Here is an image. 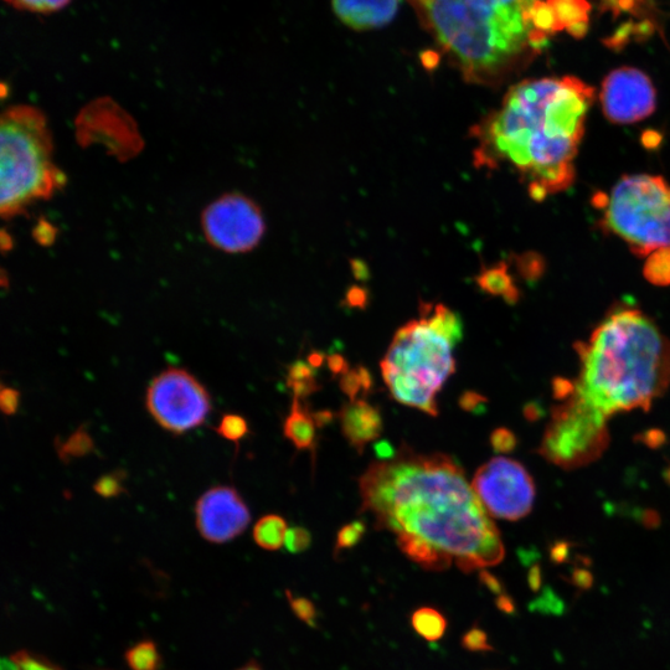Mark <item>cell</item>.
Masks as SVG:
<instances>
[{"label":"cell","instance_id":"obj_13","mask_svg":"<svg viewBox=\"0 0 670 670\" xmlns=\"http://www.w3.org/2000/svg\"><path fill=\"white\" fill-rule=\"evenodd\" d=\"M199 533L210 543L223 544L245 532L250 524V510L236 489L218 486L199 498L197 507Z\"/></svg>","mask_w":670,"mask_h":670},{"label":"cell","instance_id":"obj_30","mask_svg":"<svg viewBox=\"0 0 670 670\" xmlns=\"http://www.w3.org/2000/svg\"><path fill=\"white\" fill-rule=\"evenodd\" d=\"M121 472H115L106 474L102 476L99 481L95 483L94 489L100 497L110 499L120 496V494L125 493L126 489L123 488Z\"/></svg>","mask_w":670,"mask_h":670},{"label":"cell","instance_id":"obj_41","mask_svg":"<svg viewBox=\"0 0 670 670\" xmlns=\"http://www.w3.org/2000/svg\"><path fill=\"white\" fill-rule=\"evenodd\" d=\"M570 555V544L566 541L556 543L550 550V559L554 564H564Z\"/></svg>","mask_w":670,"mask_h":670},{"label":"cell","instance_id":"obj_26","mask_svg":"<svg viewBox=\"0 0 670 670\" xmlns=\"http://www.w3.org/2000/svg\"><path fill=\"white\" fill-rule=\"evenodd\" d=\"M529 610L541 613V615L563 616L566 605L551 587H545L543 594L530 603Z\"/></svg>","mask_w":670,"mask_h":670},{"label":"cell","instance_id":"obj_48","mask_svg":"<svg viewBox=\"0 0 670 670\" xmlns=\"http://www.w3.org/2000/svg\"><path fill=\"white\" fill-rule=\"evenodd\" d=\"M349 302L350 304H352V306L362 307L364 306L365 303V296L363 295V293H360L359 291L354 292L352 293V295L349 296Z\"/></svg>","mask_w":670,"mask_h":670},{"label":"cell","instance_id":"obj_10","mask_svg":"<svg viewBox=\"0 0 670 670\" xmlns=\"http://www.w3.org/2000/svg\"><path fill=\"white\" fill-rule=\"evenodd\" d=\"M472 487L492 518L517 522L532 512L535 484L522 463L492 458L478 468Z\"/></svg>","mask_w":670,"mask_h":670},{"label":"cell","instance_id":"obj_22","mask_svg":"<svg viewBox=\"0 0 670 670\" xmlns=\"http://www.w3.org/2000/svg\"><path fill=\"white\" fill-rule=\"evenodd\" d=\"M95 445L89 431L85 427H80L67 440L60 442L58 452L61 461L69 462L74 458L84 457L94 451Z\"/></svg>","mask_w":670,"mask_h":670},{"label":"cell","instance_id":"obj_38","mask_svg":"<svg viewBox=\"0 0 670 670\" xmlns=\"http://www.w3.org/2000/svg\"><path fill=\"white\" fill-rule=\"evenodd\" d=\"M486 396L476 393V391H465L458 399V405L466 412H478L487 404Z\"/></svg>","mask_w":670,"mask_h":670},{"label":"cell","instance_id":"obj_32","mask_svg":"<svg viewBox=\"0 0 670 670\" xmlns=\"http://www.w3.org/2000/svg\"><path fill=\"white\" fill-rule=\"evenodd\" d=\"M290 605L295 615L308 626L316 627L317 610L313 602L304 597H293L291 592H287Z\"/></svg>","mask_w":670,"mask_h":670},{"label":"cell","instance_id":"obj_12","mask_svg":"<svg viewBox=\"0 0 670 670\" xmlns=\"http://www.w3.org/2000/svg\"><path fill=\"white\" fill-rule=\"evenodd\" d=\"M600 101L603 115L613 125H633L657 110V91L643 71L623 66L602 82Z\"/></svg>","mask_w":670,"mask_h":670},{"label":"cell","instance_id":"obj_31","mask_svg":"<svg viewBox=\"0 0 670 670\" xmlns=\"http://www.w3.org/2000/svg\"><path fill=\"white\" fill-rule=\"evenodd\" d=\"M533 23L535 28L549 35H554L558 32L556 29V20L553 9L548 3L543 0L535 5L533 10Z\"/></svg>","mask_w":670,"mask_h":670},{"label":"cell","instance_id":"obj_39","mask_svg":"<svg viewBox=\"0 0 670 670\" xmlns=\"http://www.w3.org/2000/svg\"><path fill=\"white\" fill-rule=\"evenodd\" d=\"M594 581V575H592L591 571L580 568L572 570L571 577L569 579L570 584L580 591H587L592 589V586H594Z\"/></svg>","mask_w":670,"mask_h":670},{"label":"cell","instance_id":"obj_4","mask_svg":"<svg viewBox=\"0 0 670 670\" xmlns=\"http://www.w3.org/2000/svg\"><path fill=\"white\" fill-rule=\"evenodd\" d=\"M576 350L577 394L606 417L648 410L670 385V342L637 308L613 309Z\"/></svg>","mask_w":670,"mask_h":670},{"label":"cell","instance_id":"obj_15","mask_svg":"<svg viewBox=\"0 0 670 670\" xmlns=\"http://www.w3.org/2000/svg\"><path fill=\"white\" fill-rule=\"evenodd\" d=\"M401 0H332L335 15L359 32L385 27L398 13Z\"/></svg>","mask_w":670,"mask_h":670},{"label":"cell","instance_id":"obj_23","mask_svg":"<svg viewBox=\"0 0 670 670\" xmlns=\"http://www.w3.org/2000/svg\"><path fill=\"white\" fill-rule=\"evenodd\" d=\"M374 380L367 368L359 367L350 369L340 376V390L348 396L350 401L358 400L360 393L368 394L373 388Z\"/></svg>","mask_w":670,"mask_h":670},{"label":"cell","instance_id":"obj_40","mask_svg":"<svg viewBox=\"0 0 670 670\" xmlns=\"http://www.w3.org/2000/svg\"><path fill=\"white\" fill-rule=\"evenodd\" d=\"M479 581H481L489 591L493 592V594L503 595L504 586L502 581L499 580L496 575H493L492 572L483 569L479 572Z\"/></svg>","mask_w":670,"mask_h":670},{"label":"cell","instance_id":"obj_14","mask_svg":"<svg viewBox=\"0 0 670 670\" xmlns=\"http://www.w3.org/2000/svg\"><path fill=\"white\" fill-rule=\"evenodd\" d=\"M343 435L349 445L362 455L365 446L383 434V417L375 406L364 399L349 401L338 414Z\"/></svg>","mask_w":670,"mask_h":670},{"label":"cell","instance_id":"obj_47","mask_svg":"<svg viewBox=\"0 0 670 670\" xmlns=\"http://www.w3.org/2000/svg\"><path fill=\"white\" fill-rule=\"evenodd\" d=\"M326 359H327V358L324 357V354H323V353L312 352L311 354H309V357H308V364L311 365V367H312L314 370H316V369L322 367V365L324 364V360H326Z\"/></svg>","mask_w":670,"mask_h":670},{"label":"cell","instance_id":"obj_16","mask_svg":"<svg viewBox=\"0 0 670 670\" xmlns=\"http://www.w3.org/2000/svg\"><path fill=\"white\" fill-rule=\"evenodd\" d=\"M546 3L553 9L558 32L566 29L574 38H584L591 10L587 0H546Z\"/></svg>","mask_w":670,"mask_h":670},{"label":"cell","instance_id":"obj_24","mask_svg":"<svg viewBox=\"0 0 670 670\" xmlns=\"http://www.w3.org/2000/svg\"><path fill=\"white\" fill-rule=\"evenodd\" d=\"M4 2L20 12L49 15L65 9L72 0H4Z\"/></svg>","mask_w":670,"mask_h":670},{"label":"cell","instance_id":"obj_9","mask_svg":"<svg viewBox=\"0 0 670 670\" xmlns=\"http://www.w3.org/2000/svg\"><path fill=\"white\" fill-rule=\"evenodd\" d=\"M146 405L157 424L174 435L198 429L211 412L208 390L188 370L180 368H168L151 381Z\"/></svg>","mask_w":670,"mask_h":670},{"label":"cell","instance_id":"obj_35","mask_svg":"<svg viewBox=\"0 0 670 670\" xmlns=\"http://www.w3.org/2000/svg\"><path fill=\"white\" fill-rule=\"evenodd\" d=\"M493 450L499 453H509L517 447V436L508 429H497L491 435Z\"/></svg>","mask_w":670,"mask_h":670},{"label":"cell","instance_id":"obj_8","mask_svg":"<svg viewBox=\"0 0 670 670\" xmlns=\"http://www.w3.org/2000/svg\"><path fill=\"white\" fill-rule=\"evenodd\" d=\"M565 404L556 407L545 431L540 453L564 468H576L595 461L607 446V417L575 389Z\"/></svg>","mask_w":670,"mask_h":670},{"label":"cell","instance_id":"obj_44","mask_svg":"<svg viewBox=\"0 0 670 670\" xmlns=\"http://www.w3.org/2000/svg\"><path fill=\"white\" fill-rule=\"evenodd\" d=\"M541 585H543V574H541V568L539 565H534L528 574L529 589L533 592H539Z\"/></svg>","mask_w":670,"mask_h":670},{"label":"cell","instance_id":"obj_18","mask_svg":"<svg viewBox=\"0 0 670 670\" xmlns=\"http://www.w3.org/2000/svg\"><path fill=\"white\" fill-rule=\"evenodd\" d=\"M477 282L488 295L501 296L510 304L518 302V288L504 264L487 268L478 276Z\"/></svg>","mask_w":670,"mask_h":670},{"label":"cell","instance_id":"obj_46","mask_svg":"<svg viewBox=\"0 0 670 670\" xmlns=\"http://www.w3.org/2000/svg\"><path fill=\"white\" fill-rule=\"evenodd\" d=\"M312 417L319 429H322V427L331 424V422L334 420V414L329 410L312 412Z\"/></svg>","mask_w":670,"mask_h":670},{"label":"cell","instance_id":"obj_1","mask_svg":"<svg viewBox=\"0 0 670 670\" xmlns=\"http://www.w3.org/2000/svg\"><path fill=\"white\" fill-rule=\"evenodd\" d=\"M359 491L360 512L373 514L375 528L395 534L402 553L425 570H446L455 561L471 572L504 559L496 524L450 456L402 443L391 460L371 463Z\"/></svg>","mask_w":670,"mask_h":670},{"label":"cell","instance_id":"obj_29","mask_svg":"<svg viewBox=\"0 0 670 670\" xmlns=\"http://www.w3.org/2000/svg\"><path fill=\"white\" fill-rule=\"evenodd\" d=\"M2 670H56L49 664L29 656L28 653L19 652L2 662Z\"/></svg>","mask_w":670,"mask_h":670},{"label":"cell","instance_id":"obj_20","mask_svg":"<svg viewBox=\"0 0 670 670\" xmlns=\"http://www.w3.org/2000/svg\"><path fill=\"white\" fill-rule=\"evenodd\" d=\"M411 625L414 627L417 635L429 642L440 641L445 636L447 630L445 616L432 607H421L412 613Z\"/></svg>","mask_w":670,"mask_h":670},{"label":"cell","instance_id":"obj_21","mask_svg":"<svg viewBox=\"0 0 670 670\" xmlns=\"http://www.w3.org/2000/svg\"><path fill=\"white\" fill-rule=\"evenodd\" d=\"M644 277L656 286L670 285V247L654 251L647 257Z\"/></svg>","mask_w":670,"mask_h":670},{"label":"cell","instance_id":"obj_3","mask_svg":"<svg viewBox=\"0 0 670 670\" xmlns=\"http://www.w3.org/2000/svg\"><path fill=\"white\" fill-rule=\"evenodd\" d=\"M541 0H409L422 27L468 84L499 87L549 44L535 28Z\"/></svg>","mask_w":670,"mask_h":670},{"label":"cell","instance_id":"obj_45","mask_svg":"<svg viewBox=\"0 0 670 670\" xmlns=\"http://www.w3.org/2000/svg\"><path fill=\"white\" fill-rule=\"evenodd\" d=\"M497 607L499 611L507 613V615L512 616L517 613V605H515L512 597L508 595H499L497 599Z\"/></svg>","mask_w":670,"mask_h":670},{"label":"cell","instance_id":"obj_11","mask_svg":"<svg viewBox=\"0 0 670 670\" xmlns=\"http://www.w3.org/2000/svg\"><path fill=\"white\" fill-rule=\"evenodd\" d=\"M206 239L228 254L255 249L265 235L266 223L255 201L241 194L224 195L209 205L203 215Z\"/></svg>","mask_w":670,"mask_h":670},{"label":"cell","instance_id":"obj_25","mask_svg":"<svg viewBox=\"0 0 670 670\" xmlns=\"http://www.w3.org/2000/svg\"><path fill=\"white\" fill-rule=\"evenodd\" d=\"M127 659L133 670H156L159 663L157 648L151 642H143L132 648Z\"/></svg>","mask_w":670,"mask_h":670},{"label":"cell","instance_id":"obj_36","mask_svg":"<svg viewBox=\"0 0 670 670\" xmlns=\"http://www.w3.org/2000/svg\"><path fill=\"white\" fill-rule=\"evenodd\" d=\"M316 379V371L308 363L298 360L288 368L287 385L290 386L296 383H303V381H311Z\"/></svg>","mask_w":670,"mask_h":670},{"label":"cell","instance_id":"obj_6","mask_svg":"<svg viewBox=\"0 0 670 670\" xmlns=\"http://www.w3.org/2000/svg\"><path fill=\"white\" fill-rule=\"evenodd\" d=\"M0 209L5 218L19 214L35 200L49 198L60 187L53 162V143L43 113L14 106L0 123Z\"/></svg>","mask_w":670,"mask_h":670},{"label":"cell","instance_id":"obj_28","mask_svg":"<svg viewBox=\"0 0 670 670\" xmlns=\"http://www.w3.org/2000/svg\"><path fill=\"white\" fill-rule=\"evenodd\" d=\"M365 532H367V525L360 522V520L344 525L337 535V543H335L334 548L335 555H339L344 550L354 548L362 540Z\"/></svg>","mask_w":670,"mask_h":670},{"label":"cell","instance_id":"obj_33","mask_svg":"<svg viewBox=\"0 0 670 670\" xmlns=\"http://www.w3.org/2000/svg\"><path fill=\"white\" fill-rule=\"evenodd\" d=\"M312 544L311 533L302 527L290 528L287 530L285 546L292 554H300L309 549Z\"/></svg>","mask_w":670,"mask_h":670},{"label":"cell","instance_id":"obj_5","mask_svg":"<svg viewBox=\"0 0 670 670\" xmlns=\"http://www.w3.org/2000/svg\"><path fill=\"white\" fill-rule=\"evenodd\" d=\"M463 338L460 316L442 303L420 304V317L398 329L381 373L400 404L437 416L436 396L456 373L453 350Z\"/></svg>","mask_w":670,"mask_h":670},{"label":"cell","instance_id":"obj_17","mask_svg":"<svg viewBox=\"0 0 670 670\" xmlns=\"http://www.w3.org/2000/svg\"><path fill=\"white\" fill-rule=\"evenodd\" d=\"M317 425L306 407L301 405L300 399H293L290 415L283 425V434L293 443L297 450H314L316 447Z\"/></svg>","mask_w":670,"mask_h":670},{"label":"cell","instance_id":"obj_34","mask_svg":"<svg viewBox=\"0 0 670 670\" xmlns=\"http://www.w3.org/2000/svg\"><path fill=\"white\" fill-rule=\"evenodd\" d=\"M462 646L469 652H491L494 649L489 644L487 633L477 626L465 633Z\"/></svg>","mask_w":670,"mask_h":670},{"label":"cell","instance_id":"obj_27","mask_svg":"<svg viewBox=\"0 0 670 670\" xmlns=\"http://www.w3.org/2000/svg\"><path fill=\"white\" fill-rule=\"evenodd\" d=\"M218 434L225 438V440L239 443L242 438L249 434V424L244 417L237 414H226L221 417L218 429Z\"/></svg>","mask_w":670,"mask_h":670},{"label":"cell","instance_id":"obj_37","mask_svg":"<svg viewBox=\"0 0 670 670\" xmlns=\"http://www.w3.org/2000/svg\"><path fill=\"white\" fill-rule=\"evenodd\" d=\"M20 405V393L17 389L3 386L0 390V409L3 414L13 416L17 414Z\"/></svg>","mask_w":670,"mask_h":670},{"label":"cell","instance_id":"obj_42","mask_svg":"<svg viewBox=\"0 0 670 670\" xmlns=\"http://www.w3.org/2000/svg\"><path fill=\"white\" fill-rule=\"evenodd\" d=\"M327 363L329 370L332 371L334 376L343 375L350 370L347 360L343 358V355L338 353L329 355V357H327Z\"/></svg>","mask_w":670,"mask_h":670},{"label":"cell","instance_id":"obj_43","mask_svg":"<svg viewBox=\"0 0 670 670\" xmlns=\"http://www.w3.org/2000/svg\"><path fill=\"white\" fill-rule=\"evenodd\" d=\"M376 456H378L379 461H388L391 458H394L396 452L394 447L391 446V443L388 441H380L374 446Z\"/></svg>","mask_w":670,"mask_h":670},{"label":"cell","instance_id":"obj_2","mask_svg":"<svg viewBox=\"0 0 670 670\" xmlns=\"http://www.w3.org/2000/svg\"><path fill=\"white\" fill-rule=\"evenodd\" d=\"M596 90L574 76L543 77L510 87L501 107L471 130L477 168H509L535 201L566 192Z\"/></svg>","mask_w":670,"mask_h":670},{"label":"cell","instance_id":"obj_49","mask_svg":"<svg viewBox=\"0 0 670 670\" xmlns=\"http://www.w3.org/2000/svg\"><path fill=\"white\" fill-rule=\"evenodd\" d=\"M239 670H261L259 667L255 666V664H249V666H246L244 668H241Z\"/></svg>","mask_w":670,"mask_h":670},{"label":"cell","instance_id":"obj_19","mask_svg":"<svg viewBox=\"0 0 670 670\" xmlns=\"http://www.w3.org/2000/svg\"><path fill=\"white\" fill-rule=\"evenodd\" d=\"M287 530L286 520L280 515H265L255 525L254 539L262 549L278 550L285 545Z\"/></svg>","mask_w":670,"mask_h":670},{"label":"cell","instance_id":"obj_7","mask_svg":"<svg viewBox=\"0 0 670 670\" xmlns=\"http://www.w3.org/2000/svg\"><path fill=\"white\" fill-rule=\"evenodd\" d=\"M600 226L638 257L670 247V185L661 175H625L603 197Z\"/></svg>","mask_w":670,"mask_h":670}]
</instances>
